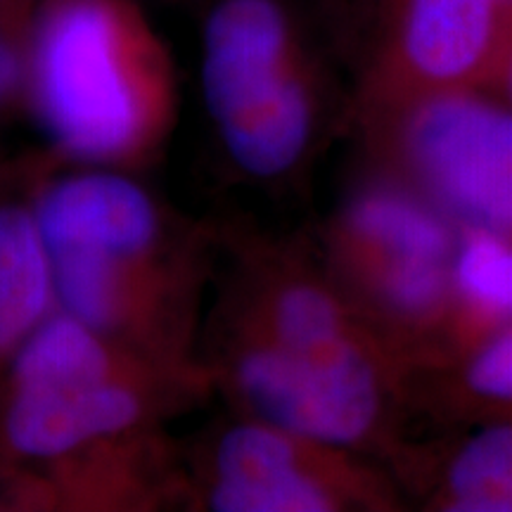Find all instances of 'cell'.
<instances>
[{
	"mask_svg": "<svg viewBox=\"0 0 512 512\" xmlns=\"http://www.w3.org/2000/svg\"><path fill=\"white\" fill-rule=\"evenodd\" d=\"M55 309L162 361L190 363L188 259L169 209L131 171L74 164L27 192Z\"/></svg>",
	"mask_w": 512,
	"mask_h": 512,
	"instance_id": "cell-1",
	"label": "cell"
},
{
	"mask_svg": "<svg viewBox=\"0 0 512 512\" xmlns=\"http://www.w3.org/2000/svg\"><path fill=\"white\" fill-rule=\"evenodd\" d=\"M27 88L69 164L136 171L174 114L169 60L126 0H46L31 24Z\"/></svg>",
	"mask_w": 512,
	"mask_h": 512,
	"instance_id": "cell-2",
	"label": "cell"
},
{
	"mask_svg": "<svg viewBox=\"0 0 512 512\" xmlns=\"http://www.w3.org/2000/svg\"><path fill=\"white\" fill-rule=\"evenodd\" d=\"M195 375L190 363L143 354L55 309L0 377V460L12 472L159 430Z\"/></svg>",
	"mask_w": 512,
	"mask_h": 512,
	"instance_id": "cell-3",
	"label": "cell"
},
{
	"mask_svg": "<svg viewBox=\"0 0 512 512\" xmlns=\"http://www.w3.org/2000/svg\"><path fill=\"white\" fill-rule=\"evenodd\" d=\"M202 88L233 162L275 178L311 136V95L290 24L275 0H223L204 29Z\"/></svg>",
	"mask_w": 512,
	"mask_h": 512,
	"instance_id": "cell-4",
	"label": "cell"
},
{
	"mask_svg": "<svg viewBox=\"0 0 512 512\" xmlns=\"http://www.w3.org/2000/svg\"><path fill=\"white\" fill-rule=\"evenodd\" d=\"M230 382L256 420L316 444H351L373 425L380 392L354 342L320 354H292L245 335Z\"/></svg>",
	"mask_w": 512,
	"mask_h": 512,
	"instance_id": "cell-5",
	"label": "cell"
},
{
	"mask_svg": "<svg viewBox=\"0 0 512 512\" xmlns=\"http://www.w3.org/2000/svg\"><path fill=\"white\" fill-rule=\"evenodd\" d=\"M411 150L453 209L486 230H512V114L434 93L415 114Z\"/></svg>",
	"mask_w": 512,
	"mask_h": 512,
	"instance_id": "cell-6",
	"label": "cell"
},
{
	"mask_svg": "<svg viewBox=\"0 0 512 512\" xmlns=\"http://www.w3.org/2000/svg\"><path fill=\"white\" fill-rule=\"evenodd\" d=\"M313 446L271 422L226 430L211 453L204 501L216 512H323L335 496L320 477Z\"/></svg>",
	"mask_w": 512,
	"mask_h": 512,
	"instance_id": "cell-7",
	"label": "cell"
},
{
	"mask_svg": "<svg viewBox=\"0 0 512 512\" xmlns=\"http://www.w3.org/2000/svg\"><path fill=\"white\" fill-rule=\"evenodd\" d=\"M512 29V0H401L392 72L451 91L496 67Z\"/></svg>",
	"mask_w": 512,
	"mask_h": 512,
	"instance_id": "cell-8",
	"label": "cell"
},
{
	"mask_svg": "<svg viewBox=\"0 0 512 512\" xmlns=\"http://www.w3.org/2000/svg\"><path fill=\"white\" fill-rule=\"evenodd\" d=\"M53 311L48 249L27 195L0 200V377Z\"/></svg>",
	"mask_w": 512,
	"mask_h": 512,
	"instance_id": "cell-9",
	"label": "cell"
},
{
	"mask_svg": "<svg viewBox=\"0 0 512 512\" xmlns=\"http://www.w3.org/2000/svg\"><path fill=\"white\" fill-rule=\"evenodd\" d=\"M245 332L292 354H320L351 339L335 299L309 283L275 287Z\"/></svg>",
	"mask_w": 512,
	"mask_h": 512,
	"instance_id": "cell-10",
	"label": "cell"
},
{
	"mask_svg": "<svg viewBox=\"0 0 512 512\" xmlns=\"http://www.w3.org/2000/svg\"><path fill=\"white\" fill-rule=\"evenodd\" d=\"M351 228L375 247L387 264L394 261H444L448 233L437 216L413 200L375 192L354 207Z\"/></svg>",
	"mask_w": 512,
	"mask_h": 512,
	"instance_id": "cell-11",
	"label": "cell"
},
{
	"mask_svg": "<svg viewBox=\"0 0 512 512\" xmlns=\"http://www.w3.org/2000/svg\"><path fill=\"white\" fill-rule=\"evenodd\" d=\"M448 486L456 510L512 512V427L486 430L465 446Z\"/></svg>",
	"mask_w": 512,
	"mask_h": 512,
	"instance_id": "cell-12",
	"label": "cell"
},
{
	"mask_svg": "<svg viewBox=\"0 0 512 512\" xmlns=\"http://www.w3.org/2000/svg\"><path fill=\"white\" fill-rule=\"evenodd\" d=\"M456 278L460 290L479 309L491 313H512V247L479 235L463 247L458 256Z\"/></svg>",
	"mask_w": 512,
	"mask_h": 512,
	"instance_id": "cell-13",
	"label": "cell"
},
{
	"mask_svg": "<svg viewBox=\"0 0 512 512\" xmlns=\"http://www.w3.org/2000/svg\"><path fill=\"white\" fill-rule=\"evenodd\" d=\"M382 290L403 311H427L444 290L441 261H394L384 264Z\"/></svg>",
	"mask_w": 512,
	"mask_h": 512,
	"instance_id": "cell-14",
	"label": "cell"
},
{
	"mask_svg": "<svg viewBox=\"0 0 512 512\" xmlns=\"http://www.w3.org/2000/svg\"><path fill=\"white\" fill-rule=\"evenodd\" d=\"M472 389L494 399H512V330L503 332L475 358L470 368Z\"/></svg>",
	"mask_w": 512,
	"mask_h": 512,
	"instance_id": "cell-15",
	"label": "cell"
},
{
	"mask_svg": "<svg viewBox=\"0 0 512 512\" xmlns=\"http://www.w3.org/2000/svg\"><path fill=\"white\" fill-rule=\"evenodd\" d=\"M27 62L29 50L24 53L17 31L0 24V105L10 100L22 83H27Z\"/></svg>",
	"mask_w": 512,
	"mask_h": 512,
	"instance_id": "cell-16",
	"label": "cell"
},
{
	"mask_svg": "<svg viewBox=\"0 0 512 512\" xmlns=\"http://www.w3.org/2000/svg\"><path fill=\"white\" fill-rule=\"evenodd\" d=\"M496 64H498V69H501L505 88H508V93H510V98H512V29H510L508 41H505V46L501 50V57H498Z\"/></svg>",
	"mask_w": 512,
	"mask_h": 512,
	"instance_id": "cell-17",
	"label": "cell"
},
{
	"mask_svg": "<svg viewBox=\"0 0 512 512\" xmlns=\"http://www.w3.org/2000/svg\"><path fill=\"white\" fill-rule=\"evenodd\" d=\"M8 475H10L8 465H5V463H3V460H0V484H3V482H5V477H8Z\"/></svg>",
	"mask_w": 512,
	"mask_h": 512,
	"instance_id": "cell-18",
	"label": "cell"
}]
</instances>
